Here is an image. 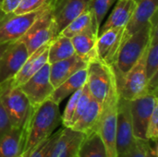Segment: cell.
Segmentation results:
<instances>
[{
    "label": "cell",
    "mask_w": 158,
    "mask_h": 157,
    "mask_svg": "<svg viewBox=\"0 0 158 157\" xmlns=\"http://www.w3.org/2000/svg\"><path fill=\"white\" fill-rule=\"evenodd\" d=\"M60 124L62 119L59 105L47 99L37 106H31L26 122V140L20 157H29L33 149L50 137Z\"/></svg>",
    "instance_id": "1"
},
{
    "label": "cell",
    "mask_w": 158,
    "mask_h": 157,
    "mask_svg": "<svg viewBox=\"0 0 158 157\" xmlns=\"http://www.w3.org/2000/svg\"><path fill=\"white\" fill-rule=\"evenodd\" d=\"M151 21L131 35L120 46L115 64L112 66L116 79L123 77L146 51L151 35Z\"/></svg>",
    "instance_id": "2"
},
{
    "label": "cell",
    "mask_w": 158,
    "mask_h": 157,
    "mask_svg": "<svg viewBox=\"0 0 158 157\" xmlns=\"http://www.w3.org/2000/svg\"><path fill=\"white\" fill-rule=\"evenodd\" d=\"M87 88L92 97L103 105L117 86V79L113 68L99 58H95L87 65Z\"/></svg>",
    "instance_id": "3"
},
{
    "label": "cell",
    "mask_w": 158,
    "mask_h": 157,
    "mask_svg": "<svg viewBox=\"0 0 158 157\" xmlns=\"http://www.w3.org/2000/svg\"><path fill=\"white\" fill-rule=\"evenodd\" d=\"M58 35L52 14V1L19 40L24 43L29 56L40 47L50 43Z\"/></svg>",
    "instance_id": "4"
},
{
    "label": "cell",
    "mask_w": 158,
    "mask_h": 157,
    "mask_svg": "<svg viewBox=\"0 0 158 157\" xmlns=\"http://www.w3.org/2000/svg\"><path fill=\"white\" fill-rule=\"evenodd\" d=\"M118 97L119 93L117 83V86L111 91L105 103L102 105V114L96 130L104 143L106 157H118L116 143V123Z\"/></svg>",
    "instance_id": "5"
},
{
    "label": "cell",
    "mask_w": 158,
    "mask_h": 157,
    "mask_svg": "<svg viewBox=\"0 0 158 157\" xmlns=\"http://www.w3.org/2000/svg\"><path fill=\"white\" fill-rule=\"evenodd\" d=\"M0 100L12 127H21L27 121L31 105L19 86H12L9 81L0 85Z\"/></svg>",
    "instance_id": "6"
},
{
    "label": "cell",
    "mask_w": 158,
    "mask_h": 157,
    "mask_svg": "<svg viewBox=\"0 0 158 157\" xmlns=\"http://www.w3.org/2000/svg\"><path fill=\"white\" fill-rule=\"evenodd\" d=\"M146 51L138 62L120 79H117L119 96L131 101L147 94V75H146Z\"/></svg>",
    "instance_id": "7"
},
{
    "label": "cell",
    "mask_w": 158,
    "mask_h": 157,
    "mask_svg": "<svg viewBox=\"0 0 158 157\" xmlns=\"http://www.w3.org/2000/svg\"><path fill=\"white\" fill-rule=\"evenodd\" d=\"M47 6L27 14L10 13L3 17L0 19V44L11 43L19 40Z\"/></svg>",
    "instance_id": "8"
},
{
    "label": "cell",
    "mask_w": 158,
    "mask_h": 157,
    "mask_svg": "<svg viewBox=\"0 0 158 157\" xmlns=\"http://www.w3.org/2000/svg\"><path fill=\"white\" fill-rule=\"evenodd\" d=\"M19 88L28 97L32 107L47 100L54 91L50 81V64L46 63L27 81L19 85Z\"/></svg>",
    "instance_id": "9"
},
{
    "label": "cell",
    "mask_w": 158,
    "mask_h": 157,
    "mask_svg": "<svg viewBox=\"0 0 158 157\" xmlns=\"http://www.w3.org/2000/svg\"><path fill=\"white\" fill-rule=\"evenodd\" d=\"M157 102V95L149 93L130 101L133 135L135 138L147 140V126L152 116L155 105Z\"/></svg>",
    "instance_id": "10"
},
{
    "label": "cell",
    "mask_w": 158,
    "mask_h": 157,
    "mask_svg": "<svg viewBox=\"0 0 158 157\" xmlns=\"http://www.w3.org/2000/svg\"><path fill=\"white\" fill-rule=\"evenodd\" d=\"M134 141L135 137L133 135L130 101L119 96L118 101L116 123V143L118 156L126 153L131 147Z\"/></svg>",
    "instance_id": "11"
},
{
    "label": "cell",
    "mask_w": 158,
    "mask_h": 157,
    "mask_svg": "<svg viewBox=\"0 0 158 157\" xmlns=\"http://www.w3.org/2000/svg\"><path fill=\"white\" fill-rule=\"evenodd\" d=\"M28 56V50L23 43L18 40L9 43L0 57V85L14 78Z\"/></svg>",
    "instance_id": "12"
},
{
    "label": "cell",
    "mask_w": 158,
    "mask_h": 157,
    "mask_svg": "<svg viewBox=\"0 0 158 157\" xmlns=\"http://www.w3.org/2000/svg\"><path fill=\"white\" fill-rule=\"evenodd\" d=\"M91 0H52V14L57 33L89 9Z\"/></svg>",
    "instance_id": "13"
},
{
    "label": "cell",
    "mask_w": 158,
    "mask_h": 157,
    "mask_svg": "<svg viewBox=\"0 0 158 157\" xmlns=\"http://www.w3.org/2000/svg\"><path fill=\"white\" fill-rule=\"evenodd\" d=\"M124 30L125 28L110 29L99 34L97 37V57L111 67L115 64L118 50L120 48Z\"/></svg>",
    "instance_id": "14"
},
{
    "label": "cell",
    "mask_w": 158,
    "mask_h": 157,
    "mask_svg": "<svg viewBox=\"0 0 158 157\" xmlns=\"http://www.w3.org/2000/svg\"><path fill=\"white\" fill-rule=\"evenodd\" d=\"M136 2L133 14L125 27L120 46L131 35L147 25L154 15L157 13L158 0H136Z\"/></svg>",
    "instance_id": "15"
},
{
    "label": "cell",
    "mask_w": 158,
    "mask_h": 157,
    "mask_svg": "<svg viewBox=\"0 0 158 157\" xmlns=\"http://www.w3.org/2000/svg\"><path fill=\"white\" fill-rule=\"evenodd\" d=\"M85 136L81 131L63 127L49 157H76Z\"/></svg>",
    "instance_id": "16"
},
{
    "label": "cell",
    "mask_w": 158,
    "mask_h": 157,
    "mask_svg": "<svg viewBox=\"0 0 158 157\" xmlns=\"http://www.w3.org/2000/svg\"><path fill=\"white\" fill-rule=\"evenodd\" d=\"M48 47L49 43L40 47L34 53L30 55L19 72L11 81H9V83L12 86H19L23 84L46 63H48Z\"/></svg>",
    "instance_id": "17"
},
{
    "label": "cell",
    "mask_w": 158,
    "mask_h": 157,
    "mask_svg": "<svg viewBox=\"0 0 158 157\" xmlns=\"http://www.w3.org/2000/svg\"><path fill=\"white\" fill-rule=\"evenodd\" d=\"M87 65L88 63L77 55H73L67 59L50 64V81L54 89L59 86L78 70L86 68Z\"/></svg>",
    "instance_id": "18"
},
{
    "label": "cell",
    "mask_w": 158,
    "mask_h": 157,
    "mask_svg": "<svg viewBox=\"0 0 158 157\" xmlns=\"http://www.w3.org/2000/svg\"><path fill=\"white\" fill-rule=\"evenodd\" d=\"M136 0H117V4L105 24L100 27L98 35L114 28H125L136 7Z\"/></svg>",
    "instance_id": "19"
},
{
    "label": "cell",
    "mask_w": 158,
    "mask_h": 157,
    "mask_svg": "<svg viewBox=\"0 0 158 157\" xmlns=\"http://www.w3.org/2000/svg\"><path fill=\"white\" fill-rule=\"evenodd\" d=\"M26 122L21 127H12L1 139L0 157L21 156L26 140Z\"/></svg>",
    "instance_id": "20"
},
{
    "label": "cell",
    "mask_w": 158,
    "mask_h": 157,
    "mask_svg": "<svg viewBox=\"0 0 158 157\" xmlns=\"http://www.w3.org/2000/svg\"><path fill=\"white\" fill-rule=\"evenodd\" d=\"M87 80V67L83 68L67 79L59 86L54 89L48 99L59 105L65 98L84 86Z\"/></svg>",
    "instance_id": "21"
},
{
    "label": "cell",
    "mask_w": 158,
    "mask_h": 157,
    "mask_svg": "<svg viewBox=\"0 0 158 157\" xmlns=\"http://www.w3.org/2000/svg\"><path fill=\"white\" fill-rule=\"evenodd\" d=\"M97 37L98 35L94 31H88L70 38L74 47L75 55L87 63L98 58L96 53Z\"/></svg>",
    "instance_id": "22"
},
{
    "label": "cell",
    "mask_w": 158,
    "mask_h": 157,
    "mask_svg": "<svg viewBox=\"0 0 158 157\" xmlns=\"http://www.w3.org/2000/svg\"><path fill=\"white\" fill-rule=\"evenodd\" d=\"M102 109L103 105L93 98L87 109L75 122L71 129L81 131L85 135H88L93 131H96L98 122L102 114Z\"/></svg>",
    "instance_id": "23"
},
{
    "label": "cell",
    "mask_w": 158,
    "mask_h": 157,
    "mask_svg": "<svg viewBox=\"0 0 158 157\" xmlns=\"http://www.w3.org/2000/svg\"><path fill=\"white\" fill-rule=\"evenodd\" d=\"M151 35L150 41L146 49V75L147 80L156 77L158 75V19L157 13L151 19Z\"/></svg>",
    "instance_id": "24"
},
{
    "label": "cell",
    "mask_w": 158,
    "mask_h": 157,
    "mask_svg": "<svg viewBox=\"0 0 158 157\" xmlns=\"http://www.w3.org/2000/svg\"><path fill=\"white\" fill-rule=\"evenodd\" d=\"M88 31H94L98 35V30L95 27L94 17L89 9L81 14L75 19H73L67 27H65L60 31L58 35L72 38L78 34Z\"/></svg>",
    "instance_id": "25"
},
{
    "label": "cell",
    "mask_w": 158,
    "mask_h": 157,
    "mask_svg": "<svg viewBox=\"0 0 158 157\" xmlns=\"http://www.w3.org/2000/svg\"><path fill=\"white\" fill-rule=\"evenodd\" d=\"M75 55L74 47L70 38L57 35L50 43L48 47V60L49 64L67 59Z\"/></svg>",
    "instance_id": "26"
},
{
    "label": "cell",
    "mask_w": 158,
    "mask_h": 157,
    "mask_svg": "<svg viewBox=\"0 0 158 157\" xmlns=\"http://www.w3.org/2000/svg\"><path fill=\"white\" fill-rule=\"evenodd\" d=\"M76 157H106L104 143L97 131L85 136Z\"/></svg>",
    "instance_id": "27"
},
{
    "label": "cell",
    "mask_w": 158,
    "mask_h": 157,
    "mask_svg": "<svg viewBox=\"0 0 158 157\" xmlns=\"http://www.w3.org/2000/svg\"><path fill=\"white\" fill-rule=\"evenodd\" d=\"M117 2V0H91L89 5V10L91 11L95 27L99 31L100 26L106 16V13L111 8V6L114 5V3Z\"/></svg>",
    "instance_id": "28"
},
{
    "label": "cell",
    "mask_w": 158,
    "mask_h": 157,
    "mask_svg": "<svg viewBox=\"0 0 158 157\" xmlns=\"http://www.w3.org/2000/svg\"><path fill=\"white\" fill-rule=\"evenodd\" d=\"M51 1L52 0H22L11 14L21 15L37 11L47 6Z\"/></svg>",
    "instance_id": "29"
},
{
    "label": "cell",
    "mask_w": 158,
    "mask_h": 157,
    "mask_svg": "<svg viewBox=\"0 0 158 157\" xmlns=\"http://www.w3.org/2000/svg\"><path fill=\"white\" fill-rule=\"evenodd\" d=\"M92 99H93V97H92V95H91V93H90V92H89V90L87 88V85L85 83L83 88H82V93H81V94L80 96V99L78 101V103H77L75 112L73 114V117H72L68 128H71L75 124V122L81 118V116L87 109V107H88L90 102L92 101Z\"/></svg>",
    "instance_id": "30"
},
{
    "label": "cell",
    "mask_w": 158,
    "mask_h": 157,
    "mask_svg": "<svg viewBox=\"0 0 158 157\" xmlns=\"http://www.w3.org/2000/svg\"><path fill=\"white\" fill-rule=\"evenodd\" d=\"M61 129L59 130H57L56 132L53 133L50 137H48L45 141H44L43 143H41L37 147H35L33 149V151L31 153V155L29 157H49L50 156V153L51 150L56 141V139L58 138L59 134H60Z\"/></svg>",
    "instance_id": "31"
},
{
    "label": "cell",
    "mask_w": 158,
    "mask_h": 157,
    "mask_svg": "<svg viewBox=\"0 0 158 157\" xmlns=\"http://www.w3.org/2000/svg\"><path fill=\"white\" fill-rule=\"evenodd\" d=\"M82 88L81 87V89L77 90L76 92H74L70 97H69V100L68 101V104L65 107V110L63 112V115H61V119H62V125L63 127H69V122L73 117V114L75 112V109H76V105H77V103L80 99V96L82 93Z\"/></svg>",
    "instance_id": "32"
},
{
    "label": "cell",
    "mask_w": 158,
    "mask_h": 157,
    "mask_svg": "<svg viewBox=\"0 0 158 157\" xmlns=\"http://www.w3.org/2000/svg\"><path fill=\"white\" fill-rule=\"evenodd\" d=\"M150 146H151L150 141L135 138V141L131 145V147L126 153L118 157H145Z\"/></svg>",
    "instance_id": "33"
},
{
    "label": "cell",
    "mask_w": 158,
    "mask_h": 157,
    "mask_svg": "<svg viewBox=\"0 0 158 157\" xmlns=\"http://www.w3.org/2000/svg\"><path fill=\"white\" fill-rule=\"evenodd\" d=\"M146 139L150 142L157 143L158 139V102L155 105L152 116L150 118L147 130H146Z\"/></svg>",
    "instance_id": "34"
},
{
    "label": "cell",
    "mask_w": 158,
    "mask_h": 157,
    "mask_svg": "<svg viewBox=\"0 0 158 157\" xmlns=\"http://www.w3.org/2000/svg\"><path fill=\"white\" fill-rule=\"evenodd\" d=\"M11 128H12L11 123L3 106V104L0 100V141L10 130Z\"/></svg>",
    "instance_id": "35"
},
{
    "label": "cell",
    "mask_w": 158,
    "mask_h": 157,
    "mask_svg": "<svg viewBox=\"0 0 158 157\" xmlns=\"http://www.w3.org/2000/svg\"><path fill=\"white\" fill-rule=\"evenodd\" d=\"M22 0H1V5H0V19L12 13L16 7L19 5V3Z\"/></svg>",
    "instance_id": "36"
},
{
    "label": "cell",
    "mask_w": 158,
    "mask_h": 157,
    "mask_svg": "<svg viewBox=\"0 0 158 157\" xmlns=\"http://www.w3.org/2000/svg\"><path fill=\"white\" fill-rule=\"evenodd\" d=\"M156 144L154 146H150L145 157H158V151H157V143H155Z\"/></svg>",
    "instance_id": "37"
},
{
    "label": "cell",
    "mask_w": 158,
    "mask_h": 157,
    "mask_svg": "<svg viewBox=\"0 0 158 157\" xmlns=\"http://www.w3.org/2000/svg\"><path fill=\"white\" fill-rule=\"evenodd\" d=\"M9 45V43H5V44H0V57L2 56L3 53L6 51V49L7 48V46Z\"/></svg>",
    "instance_id": "38"
},
{
    "label": "cell",
    "mask_w": 158,
    "mask_h": 157,
    "mask_svg": "<svg viewBox=\"0 0 158 157\" xmlns=\"http://www.w3.org/2000/svg\"><path fill=\"white\" fill-rule=\"evenodd\" d=\"M0 5H1V0H0Z\"/></svg>",
    "instance_id": "39"
}]
</instances>
